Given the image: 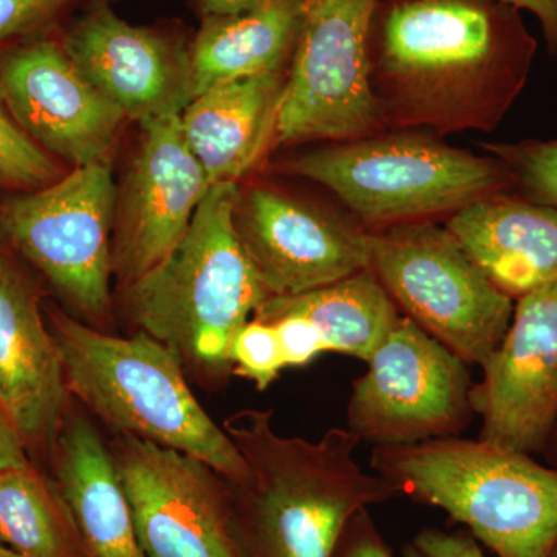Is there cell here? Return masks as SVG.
I'll return each instance as SVG.
<instances>
[{
  "label": "cell",
  "mask_w": 557,
  "mask_h": 557,
  "mask_svg": "<svg viewBox=\"0 0 557 557\" xmlns=\"http://www.w3.org/2000/svg\"><path fill=\"white\" fill-rule=\"evenodd\" d=\"M542 454L547 458L552 468L557 469V421L555 428H553L552 435H549L547 445H545L544 453Z\"/></svg>",
  "instance_id": "cell-34"
},
{
  "label": "cell",
  "mask_w": 557,
  "mask_h": 557,
  "mask_svg": "<svg viewBox=\"0 0 557 557\" xmlns=\"http://www.w3.org/2000/svg\"><path fill=\"white\" fill-rule=\"evenodd\" d=\"M265 322H270L276 329L285 368H304L313 362L319 355L329 351L324 339L309 319L284 313Z\"/></svg>",
  "instance_id": "cell-28"
},
{
  "label": "cell",
  "mask_w": 557,
  "mask_h": 557,
  "mask_svg": "<svg viewBox=\"0 0 557 557\" xmlns=\"http://www.w3.org/2000/svg\"><path fill=\"white\" fill-rule=\"evenodd\" d=\"M70 394L116 434L205 461L230 483L249 478L247 461L190 391L170 347L138 332L108 335L67 314H51Z\"/></svg>",
  "instance_id": "cell-4"
},
{
  "label": "cell",
  "mask_w": 557,
  "mask_h": 557,
  "mask_svg": "<svg viewBox=\"0 0 557 557\" xmlns=\"http://www.w3.org/2000/svg\"><path fill=\"white\" fill-rule=\"evenodd\" d=\"M139 127L113 228V276L123 292L177 247L211 188L180 115L139 121Z\"/></svg>",
  "instance_id": "cell-12"
},
{
  "label": "cell",
  "mask_w": 557,
  "mask_h": 557,
  "mask_svg": "<svg viewBox=\"0 0 557 557\" xmlns=\"http://www.w3.org/2000/svg\"><path fill=\"white\" fill-rule=\"evenodd\" d=\"M116 197L112 171L101 161L0 208V228L11 244L91 321L110 307Z\"/></svg>",
  "instance_id": "cell-9"
},
{
  "label": "cell",
  "mask_w": 557,
  "mask_h": 557,
  "mask_svg": "<svg viewBox=\"0 0 557 557\" xmlns=\"http://www.w3.org/2000/svg\"><path fill=\"white\" fill-rule=\"evenodd\" d=\"M62 47L79 72L126 119L180 115L193 101L189 50L152 28L135 27L108 5L81 16Z\"/></svg>",
  "instance_id": "cell-16"
},
{
  "label": "cell",
  "mask_w": 557,
  "mask_h": 557,
  "mask_svg": "<svg viewBox=\"0 0 557 557\" xmlns=\"http://www.w3.org/2000/svg\"><path fill=\"white\" fill-rule=\"evenodd\" d=\"M25 445L20 429L0 405V472L32 467Z\"/></svg>",
  "instance_id": "cell-31"
},
{
  "label": "cell",
  "mask_w": 557,
  "mask_h": 557,
  "mask_svg": "<svg viewBox=\"0 0 557 557\" xmlns=\"http://www.w3.org/2000/svg\"><path fill=\"white\" fill-rule=\"evenodd\" d=\"M284 313L309 319L329 351L364 362L401 318L394 300L370 269L304 295L269 298L252 318L269 321Z\"/></svg>",
  "instance_id": "cell-22"
},
{
  "label": "cell",
  "mask_w": 557,
  "mask_h": 557,
  "mask_svg": "<svg viewBox=\"0 0 557 557\" xmlns=\"http://www.w3.org/2000/svg\"><path fill=\"white\" fill-rule=\"evenodd\" d=\"M332 557H394L369 508L355 512L336 542Z\"/></svg>",
  "instance_id": "cell-29"
},
{
  "label": "cell",
  "mask_w": 557,
  "mask_h": 557,
  "mask_svg": "<svg viewBox=\"0 0 557 557\" xmlns=\"http://www.w3.org/2000/svg\"><path fill=\"white\" fill-rule=\"evenodd\" d=\"M446 230L498 289L518 300L557 281V209L494 194L458 209Z\"/></svg>",
  "instance_id": "cell-18"
},
{
  "label": "cell",
  "mask_w": 557,
  "mask_h": 557,
  "mask_svg": "<svg viewBox=\"0 0 557 557\" xmlns=\"http://www.w3.org/2000/svg\"><path fill=\"white\" fill-rule=\"evenodd\" d=\"M233 225L269 298H292L369 269V233L281 190L237 194Z\"/></svg>",
  "instance_id": "cell-13"
},
{
  "label": "cell",
  "mask_w": 557,
  "mask_h": 557,
  "mask_svg": "<svg viewBox=\"0 0 557 557\" xmlns=\"http://www.w3.org/2000/svg\"><path fill=\"white\" fill-rule=\"evenodd\" d=\"M480 368L483 379L471 388L479 440L544 453L557 421V281L518 299L504 339Z\"/></svg>",
  "instance_id": "cell-14"
},
{
  "label": "cell",
  "mask_w": 557,
  "mask_h": 557,
  "mask_svg": "<svg viewBox=\"0 0 557 557\" xmlns=\"http://www.w3.org/2000/svg\"><path fill=\"white\" fill-rule=\"evenodd\" d=\"M205 16H223L259 9L273 0H199Z\"/></svg>",
  "instance_id": "cell-33"
},
{
  "label": "cell",
  "mask_w": 557,
  "mask_h": 557,
  "mask_svg": "<svg viewBox=\"0 0 557 557\" xmlns=\"http://www.w3.org/2000/svg\"><path fill=\"white\" fill-rule=\"evenodd\" d=\"M287 171L325 186L375 230L457 212L511 186L500 161L409 132L313 150Z\"/></svg>",
  "instance_id": "cell-6"
},
{
  "label": "cell",
  "mask_w": 557,
  "mask_h": 557,
  "mask_svg": "<svg viewBox=\"0 0 557 557\" xmlns=\"http://www.w3.org/2000/svg\"><path fill=\"white\" fill-rule=\"evenodd\" d=\"M302 20V0H273L244 13L205 16L189 49L193 100L222 84L282 73L292 62Z\"/></svg>",
  "instance_id": "cell-21"
},
{
  "label": "cell",
  "mask_w": 557,
  "mask_h": 557,
  "mask_svg": "<svg viewBox=\"0 0 557 557\" xmlns=\"http://www.w3.org/2000/svg\"><path fill=\"white\" fill-rule=\"evenodd\" d=\"M233 375L256 384L259 391L270 387L285 368L276 329L270 322L249 319L234 336L230 348Z\"/></svg>",
  "instance_id": "cell-26"
},
{
  "label": "cell",
  "mask_w": 557,
  "mask_h": 557,
  "mask_svg": "<svg viewBox=\"0 0 557 557\" xmlns=\"http://www.w3.org/2000/svg\"><path fill=\"white\" fill-rule=\"evenodd\" d=\"M487 149L504 164L522 199L557 209V139H527Z\"/></svg>",
  "instance_id": "cell-25"
},
{
  "label": "cell",
  "mask_w": 557,
  "mask_h": 557,
  "mask_svg": "<svg viewBox=\"0 0 557 557\" xmlns=\"http://www.w3.org/2000/svg\"><path fill=\"white\" fill-rule=\"evenodd\" d=\"M57 486L89 557H146L110 448L83 416L62 423Z\"/></svg>",
  "instance_id": "cell-19"
},
{
  "label": "cell",
  "mask_w": 557,
  "mask_h": 557,
  "mask_svg": "<svg viewBox=\"0 0 557 557\" xmlns=\"http://www.w3.org/2000/svg\"><path fill=\"white\" fill-rule=\"evenodd\" d=\"M81 0H0V47L49 28Z\"/></svg>",
  "instance_id": "cell-27"
},
{
  "label": "cell",
  "mask_w": 557,
  "mask_h": 557,
  "mask_svg": "<svg viewBox=\"0 0 557 557\" xmlns=\"http://www.w3.org/2000/svg\"><path fill=\"white\" fill-rule=\"evenodd\" d=\"M62 177L50 153L20 126L0 86V188L30 193Z\"/></svg>",
  "instance_id": "cell-24"
},
{
  "label": "cell",
  "mask_w": 557,
  "mask_h": 557,
  "mask_svg": "<svg viewBox=\"0 0 557 557\" xmlns=\"http://www.w3.org/2000/svg\"><path fill=\"white\" fill-rule=\"evenodd\" d=\"M403 557H485L479 542L468 530H421L403 548Z\"/></svg>",
  "instance_id": "cell-30"
},
{
  "label": "cell",
  "mask_w": 557,
  "mask_h": 557,
  "mask_svg": "<svg viewBox=\"0 0 557 557\" xmlns=\"http://www.w3.org/2000/svg\"><path fill=\"white\" fill-rule=\"evenodd\" d=\"M146 557H240L228 482L199 458L121 435L109 446Z\"/></svg>",
  "instance_id": "cell-11"
},
{
  "label": "cell",
  "mask_w": 557,
  "mask_h": 557,
  "mask_svg": "<svg viewBox=\"0 0 557 557\" xmlns=\"http://www.w3.org/2000/svg\"><path fill=\"white\" fill-rule=\"evenodd\" d=\"M0 86L25 134L73 168L101 163L126 115L95 89L57 40L35 38L0 54Z\"/></svg>",
  "instance_id": "cell-15"
},
{
  "label": "cell",
  "mask_w": 557,
  "mask_h": 557,
  "mask_svg": "<svg viewBox=\"0 0 557 557\" xmlns=\"http://www.w3.org/2000/svg\"><path fill=\"white\" fill-rule=\"evenodd\" d=\"M239 189L237 183L211 186L177 247L123 292L139 332L209 383L233 375L231 343L269 299L234 231Z\"/></svg>",
  "instance_id": "cell-3"
},
{
  "label": "cell",
  "mask_w": 557,
  "mask_h": 557,
  "mask_svg": "<svg viewBox=\"0 0 557 557\" xmlns=\"http://www.w3.org/2000/svg\"><path fill=\"white\" fill-rule=\"evenodd\" d=\"M67 380L38 298L0 256V405L25 443L53 445L64 423Z\"/></svg>",
  "instance_id": "cell-17"
},
{
  "label": "cell",
  "mask_w": 557,
  "mask_h": 557,
  "mask_svg": "<svg viewBox=\"0 0 557 557\" xmlns=\"http://www.w3.org/2000/svg\"><path fill=\"white\" fill-rule=\"evenodd\" d=\"M471 388L467 362L401 314L354 381L347 429L375 446L457 437L474 416Z\"/></svg>",
  "instance_id": "cell-10"
},
{
  "label": "cell",
  "mask_w": 557,
  "mask_h": 557,
  "mask_svg": "<svg viewBox=\"0 0 557 557\" xmlns=\"http://www.w3.org/2000/svg\"><path fill=\"white\" fill-rule=\"evenodd\" d=\"M0 557H20V556L14 555L13 552H10L9 548L3 547V545L0 544Z\"/></svg>",
  "instance_id": "cell-35"
},
{
  "label": "cell",
  "mask_w": 557,
  "mask_h": 557,
  "mask_svg": "<svg viewBox=\"0 0 557 557\" xmlns=\"http://www.w3.org/2000/svg\"><path fill=\"white\" fill-rule=\"evenodd\" d=\"M370 465L399 496L448 512L497 557H549L557 544V469L482 440L375 446Z\"/></svg>",
  "instance_id": "cell-5"
},
{
  "label": "cell",
  "mask_w": 557,
  "mask_h": 557,
  "mask_svg": "<svg viewBox=\"0 0 557 557\" xmlns=\"http://www.w3.org/2000/svg\"><path fill=\"white\" fill-rule=\"evenodd\" d=\"M57 485L32 467L0 472V544L20 557H76Z\"/></svg>",
  "instance_id": "cell-23"
},
{
  "label": "cell",
  "mask_w": 557,
  "mask_h": 557,
  "mask_svg": "<svg viewBox=\"0 0 557 557\" xmlns=\"http://www.w3.org/2000/svg\"><path fill=\"white\" fill-rule=\"evenodd\" d=\"M282 73L212 87L180 113L183 135L209 185L237 183L258 161L276 127Z\"/></svg>",
  "instance_id": "cell-20"
},
{
  "label": "cell",
  "mask_w": 557,
  "mask_h": 557,
  "mask_svg": "<svg viewBox=\"0 0 557 557\" xmlns=\"http://www.w3.org/2000/svg\"><path fill=\"white\" fill-rule=\"evenodd\" d=\"M223 429L247 461L249 478L230 483V525L240 557H332L359 509L399 497L355 460L361 442L332 428L318 442L278 435L273 410L245 409Z\"/></svg>",
  "instance_id": "cell-2"
},
{
  "label": "cell",
  "mask_w": 557,
  "mask_h": 557,
  "mask_svg": "<svg viewBox=\"0 0 557 557\" xmlns=\"http://www.w3.org/2000/svg\"><path fill=\"white\" fill-rule=\"evenodd\" d=\"M549 557H557V544H556L555 549H553L552 556H549Z\"/></svg>",
  "instance_id": "cell-36"
},
{
  "label": "cell",
  "mask_w": 557,
  "mask_h": 557,
  "mask_svg": "<svg viewBox=\"0 0 557 557\" xmlns=\"http://www.w3.org/2000/svg\"><path fill=\"white\" fill-rule=\"evenodd\" d=\"M537 42L498 0H379L370 32L381 120L438 132L496 127Z\"/></svg>",
  "instance_id": "cell-1"
},
{
  "label": "cell",
  "mask_w": 557,
  "mask_h": 557,
  "mask_svg": "<svg viewBox=\"0 0 557 557\" xmlns=\"http://www.w3.org/2000/svg\"><path fill=\"white\" fill-rule=\"evenodd\" d=\"M302 3V27L278 101L276 145L369 137L383 121L370 61L379 0Z\"/></svg>",
  "instance_id": "cell-8"
},
{
  "label": "cell",
  "mask_w": 557,
  "mask_h": 557,
  "mask_svg": "<svg viewBox=\"0 0 557 557\" xmlns=\"http://www.w3.org/2000/svg\"><path fill=\"white\" fill-rule=\"evenodd\" d=\"M369 269L403 317L482 364L504 339L515 300L498 292L448 230L409 222L369 231Z\"/></svg>",
  "instance_id": "cell-7"
},
{
  "label": "cell",
  "mask_w": 557,
  "mask_h": 557,
  "mask_svg": "<svg viewBox=\"0 0 557 557\" xmlns=\"http://www.w3.org/2000/svg\"><path fill=\"white\" fill-rule=\"evenodd\" d=\"M528 10L541 22L549 53L557 54V0H498Z\"/></svg>",
  "instance_id": "cell-32"
}]
</instances>
